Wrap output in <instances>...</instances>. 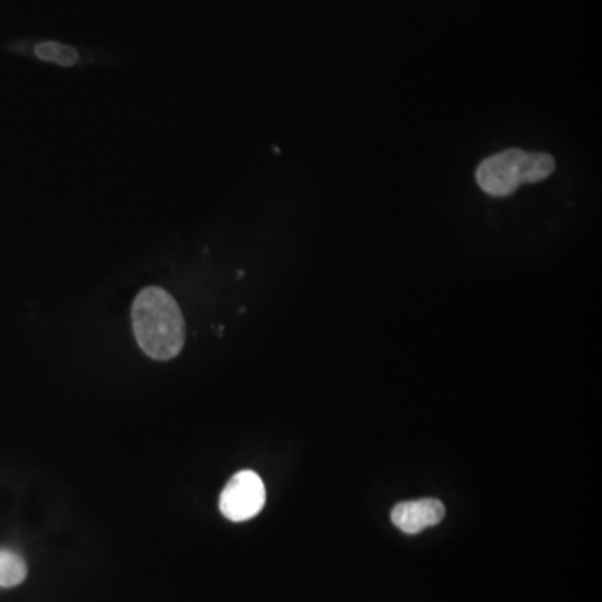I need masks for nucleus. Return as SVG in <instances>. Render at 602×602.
Returning <instances> with one entry per match:
<instances>
[{"label": "nucleus", "instance_id": "nucleus-3", "mask_svg": "<svg viewBox=\"0 0 602 602\" xmlns=\"http://www.w3.org/2000/svg\"><path fill=\"white\" fill-rule=\"evenodd\" d=\"M266 489L260 475L241 470L221 492L220 511L231 522L250 521L265 507Z\"/></svg>", "mask_w": 602, "mask_h": 602}, {"label": "nucleus", "instance_id": "nucleus-1", "mask_svg": "<svg viewBox=\"0 0 602 602\" xmlns=\"http://www.w3.org/2000/svg\"><path fill=\"white\" fill-rule=\"evenodd\" d=\"M136 342L148 357L166 362L178 357L186 340V323L173 296L158 286L144 288L133 303Z\"/></svg>", "mask_w": 602, "mask_h": 602}, {"label": "nucleus", "instance_id": "nucleus-6", "mask_svg": "<svg viewBox=\"0 0 602 602\" xmlns=\"http://www.w3.org/2000/svg\"><path fill=\"white\" fill-rule=\"evenodd\" d=\"M36 56L42 61L54 62L59 66L71 67L79 61V54H77L74 47L64 46L59 42H44L36 47Z\"/></svg>", "mask_w": 602, "mask_h": 602}, {"label": "nucleus", "instance_id": "nucleus-4", "mask_svg": "<svg viewBox=\"0 0 602 602\" xmlns=\"http://www.w3.org/2000/svg\"><path fill=\"white\" fill-rule=\"evenodd\" d=\"M445 507L437 499H420L402 502L392 509V522L405 534H419L427 527H434L442 522Z\"/></svg>", "mask_w": 602, "mask_h": 602}, {"label": "nucleus", "instance_id": "nucleus-2", "mask_svg": "<svg viewBox=\"0 0 602 602\" xmlns=\"http://www.w3.org/2000/svg\"><path fill=\"white\" fill-rule=\"evenodd\" d=\"M556 169L551 154L529 153L524 149H506L484 159L477 168L475 179L480 189L494 198L516 193L524 183H539Z\"/></svg>", "mask_w": 602, "mask_h": 602}, {"label": "nucleus", "instance_id": "nucleus-5", "mask_svg": "<svg viewBox=\"0 0 602 602\" xmlns=\"http://www.w3.org/2000/svg\"><path fill=\"white\" fill-rule=\"evenodd\" d=\"M26 576V561L16 552L0 549V587L19 586Z\"/></svg>", "mask_w": 602, "mask_h": 602}]
</instances>
